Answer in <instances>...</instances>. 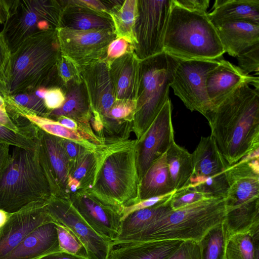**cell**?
<instances>
[{
	"mask_svg": "<svg viewBox=\"0 0 259 259\" xmlns=\"http://www.w3.org/2000/svg\"><path fill=\"white\" fill-rule=\"evenodd\" d=\"M165 159L174 187L180 190L188 184L193 175L192 155L174 140L165 153Z\"/></svg>",
	"mask_w": 259,
	"mask_h": 259,
	"instance_id": "cell-26",
	"label": "cell"
},
{
	"mask_svg": "<svg viewBox=\"0 0 259 259\" xmlns=\"http://www.w3.org/2000/svg\"><path fill=\"white\" fill-rule=\"evenodd\" d=\"M49 30L26 38L11 54L2 94L5 98L44 87L57 62V34Z\"/></svg>",
	"mask_w": 259,
	"mask_h": 259,
	"instance_id": "cell-3",
	"label": "cell"
},
{
	"mask_svg": "<svg viewBox=\"0 0 259 259\" xmlns=\"http://www.w3.org/2000/svg\"><path fill=\"white\" fill-rule=\"evenodd\" d=\"M225 259H259V226L227 239Z\"/></svg>",
	"mask_w": 259,
	"mask_h": 259,
	"instance_id": "cell-29",
	"label": "cell"
},
{
	"mask_svg": "<svg viewBox=\"0 0 259 259\" xmlns=\"http://www.w3.org/2000/svg\"><path fill=\"white\" fill-rule=\"evenodd\" d=\"M55 223L61 251L81 257H88L85 248L78 238L67 228Z\"/></svg>",
	"mask_w": 259,
	"mask_h": 259,
	"instance_id": "cell-37",
	"label": "cell"
},
{
	"mask_svg": "<svg viewBox=\"0 0 259 259\" xmlns=\"http://www.w3.org/2000/svg\"><path fill=\"white\" fill-rule=\"evenodd\" d=\"M54 222L69 230L84 246L89 259H108L112 243L98 234L72 205L69 198L52 196L47 205Z\"/></svg>",
	"mask_w": 259,
	"mask_h": 259,
	"instance_id": "cell-11",
	"label": "cell"
},
{
	"mask_svg": "<svg viewBox=\"0 0 259 259\" xmlns=\"http://www.w3.org/2000/svg\"><path fill=\"white\" fill-rule=\"evenodd\" d=\"M129 43L124 38L120 37L111 41L107 47V58L114 59L122 57L127 53Z\"/></svg>",
	"mask_w": 259,
	"mask_h": 259,
	"instance_id": "cell-45",
	"label": "cell"
},
{
	"mask_svg": "<svg viewBox=\"0 0 259 259\" xmlns=\"http://www.w3.org/2000/svg\"><path fill=\"white\" fill-rule=\"evenodd\" d=\"M226 214L224 198H206L172 210L125 244L168 240L199 242L209 229L224 221Z\"/></svg>",
	"mask_w": 259,
	"mask_h": 259,
	"instance_id": "cell-5",
	"label": "cell"
},
{
	"mask_svg": "<svg viewBox=\"0 0 259 259\" xmlns=\"http://www.w3.org/2000/svg\"><path fill=\"white\" fill-rule=\"evenodd\" d=\"M176 5L191 11L207 13L209 6V0H172Z\"/></svg>",
	"mask_w": 259,
	"mask_h": 259,
	"instance_id": "cell-46",
	"label": "cell"
},
{
	"mask_svg": "<svg viewBox=\"0 0 259 259\" xmlns=\"http://www.w3.org/2000/svg\"><path fill=\"white\" fill-rule=\"evenodd\" d=\"M68 20V25L64 27L76 30L111 29L107 20L93 14L76 13L69 16Z\"/></svg>",
	"mask_w": 259,
	"mask_h": 259,
	"instance_id": "cell-36",
	"label": "cell"
},
{
	"mask_svg": "<svg viewBox=\"0 0 259 259\" xmlns=\"http://www.w3.org/2000/svg\"><path fill=\"white\" fill-rule=\"evenodd\" d=\"M51 197L38 160L37 145L34 151L14 147L10 163L0 182V210L13 213L34 202H49Z\"/></svg>",
	"mask_w": 259,
	"mask_h": 259,
	"instance_id": "cell-6",
	"label": "cell"
},
{
	"mask_svg": "<svg viewBox=\"0 0 259 259\" xmlns=\"http://www.w3.org/2000/svg\"><path fill=\"white\" fill-rule=\"evenodd\" d=\"M163 51L182 59L220 60L225 53L207 13L189 11L172 0Z\"/></svg>",
	"mask_w": 259,
	"mask_h": 259,
	"instance_id": "cell-4",
	"label": "cell"
},
{
	"mask_svg": "<svg viewBox=\"0 0 259 259\" xmlns=\"http://www.w3.org/2000/svg\"><path fill=\"white\" fill-rule=\"evenodd\" d=\"M225 53L236 57L259 44V25L246 21H232L214 26Z\"/></svg>",
	"mask_w": 259,
	"mask_h": 259,
	"instance_id": "cell-21",
	"label": "cell"
},
{
	"mask_svg": "<svg viewBox=\"0 0 259 259\" xmlns=\"http://www.w3.org/2000/svg\"><path fill=\"white\" fill-rule=\"evenodd\" d=\"M136 145V139H108L95 150V175L89 190L122 211L140 201Z\"/></svg>",
	"mask_w": 259,
	"mask_h": 259,
	"instance_id": "cell-2",
	"label": "cell"
},
{
	"mask_svg": "<svg viewBox=\"0 0 259 259\" xmlns=\"http://www.w3.org/2000/svg\"><path fill=\"white\" fill-rule=\"evenodd\" d=\"M5 214L3 211L0 210V225L2 224V223L3 222L4 218H5Z\"/></svg>",
	"mask_w": 259,
	"mask_h": 259,
	"instance_id": "cell-54",
	"label": "cell"
},
{
	"mask_svg": "<svg viewBox=\"0 0 259 259\" xmlns=\"http://www.w3.org/2000/svg\"><path fill=\"white\" fill-rule=\"evenodd\" d=\"M0 143L34 151L36 148L37 140H33L21 132L12 130L0 123Z\"/></svg>",
	"mask_w": 259,
	"mask_h": 259,
	"instance_id": "cell-38",
	"label": "cell"
},
{
	"mask_svg": "<svg viewBox=\"0 0 259 259\" xmlns=\"http://www.w3.org/2000/svg\"><path fill=\"white\" fill-rule=\"evenodd\" d=\"M56 34L63 57L72 63L99 56L113 38L109 29L80 30L63 27L58 28Z\"/></svg>",
	"mask_w": 259,
	"mask_h": 259,
	"instance_id": "cell-17",
	"label": "cell"
},
{
	"mask_svg": "<svg viewBox=\"0 0 259 259\" xmlns=\"http://www.w3.org/2000/svg\"><path fill=\"white\" fill-rule=\"evenodd\" d=\"M140 60L137 58L133 62L124 61L116 74L115 95L116 99L135 100L137 99L139 78Z\"/></svg>",
	"mask_w": 259,
	"mask_h": 259,
	"instance_id": "cell-31",
	"label": "cell"
},
{
	"mask_svg": "<svg viewBox=\"0 0 259 259\" xmlns=\"http://www.w3.org/2000/svg\"><path fill=\"white\" fill-rule=\"evenodd\" d=\"M38 259H89L72 254L68 253L62 251L53 252Z\"/></svg>",
	"mask_w": 259,
	"mask_h": 259,
	"instance_id": "cell-51",
	"label": "cell"
},
{
	"mask_svg": "<svg viewBox=\"0 0 259 259\" xmlns=\"http://www.w3.org/2000/svg\"><path fill=\"white\" fill-rule=\"evenodd\" d=\"M61 141L70 162L76 160L87 150H89L81 145L71 140L61 138Z\"/></svg>",
	"mask_w": 259,
	"mask_h": 259,
	"instance_id": "cell-47",
	"label": "cell"
},
{
	"mask_svg": "<svg viewBox=\"0 0 259 259\" xmlns=\"http://www.w3.org/2000/svg\"><path fill=\"white\" fill-rule=\"evenodd\" d=\"M11 160L10 145L0 143V182L10 163Z\"/></svg>",
	"mask_w": 259,
	"mask_h": 259,
	"instance_id": "cell-48",
	"label": "cell"
},
{
	"mask_svg": "<svg viewBox=\"0 0 259 259\" xmlns=\"http://www.w3.org/2000/svg\"><path fill=\"white\" fill-rule=\"evenodd\" d=\"M60 251L56 224L52 221L30 233L3 259H38Z\"/></svg>",
	"mask_w": 259,
	"mask_h": 259,
	"instance_id": "cell-20",
	"label": "cell"
},
{
	"mask_svg": "<svg viewBox=\"0 0 259 259\" xmlns=\"http://www.w3.org/2000/svg\"><path fill=\"white\" fill-rule=\"evenodd\" d=\"M247 83L259 90L258 77L245 74L237 66L224 60L208 73L206 90L212 109L239 87Z\"/></svg>",
	"mask_w": 259,
	"mask_h": 259,
	"instance_id": "cell-19",
	"label": "cell"
},
{
	"mask_svg": "<svg viewBox=\"0 0 259 259\" xmlns=\"http://www.w3.org/2000/svg\"><path fill=\"white\" fill-rule=\"evenodd\" d=\"M61 116L74 119L84 128L92 129L90 122L92 117L90 104L85 100L78 89L68 93L62 106L51 111L47 118L56 120Z\"/></svg>",
	"mask_w": 259,
	"mask_h": 259,
	"instance_id": "cell-28",
	"label": "cell"
},
{
	"mask_svg": "<svg viewBox=\"0 0 259 259\" xmlns=\"http://www.w3.org/2000/svg\"><path fill=\"white\" fill-rule=\"evenodd\" d=\"M38 157L53 197L69 198L67 180L70 160L61 138L39 130L37 139Z\"/></svg>",
	"mask_w": 259,
	"mask_h": 259,
	"instance_id": "cell-14",
	"label": "cell"
},
{
	"mask_svg": "<svg viewBox=\"0 0 259 259\" xmlns=\"http://www.w3.org/2000/svg\"><path fill=\"white\" fill-rule=\"evenodd\" d=\"M170 99L165 103L153 122L137 141V161L140 181L151 164L166 153L174 141Z\"/></svg>",
	"mask_w": 259,
	"mask_h": 259,
	"instance_id": "cell-12",
	"label": "cell"
},
{
	"mask_svg": "<svg viewBox=\"0 0 259 259\" xmlns=\"http://www.w3.org/2000/svg\"><path fill=\"white\" fill-rule=\"evenodd\" d=\"M211 136L230 165L259 148V90L239 87L213 109Z\"/></svg>",
	"mask_w": 259,
	"mask_h": 259,
	"instance_id": "cell-1",
	"label": "cell"
},
{
	"mask_svg": "<svg viewBox=\"0 0 259 259\" xmlns=\"http://www.w3.org/2000/svg\"><path fill=\"white\" fill-rule=\"evenodd\" d=\"M175 190L164 153L151 164L140 180L139 199L164 195Z\"/></svg>",
	"mask_w": 259,
	"mask_h": 259,
	"instance_id": "cell-25",
	"label": "cell"
},
{
	"mask_svg": "<svg viewBox=\"0 0 259 259\" xmlns=\"http://www.w3.org/2000/svg\"><path fill=\"white\" fill-rule=\"evenodd\" d=\"M167 259H202L198 242L184 240Z\"/></svg>",
	"mask_w": 259,
	"mask_h": 259,
	"instance_id": "cell-41",
	"label": "cell"
},
{
	"mask_svg": "<svg viewBox=\"0 0 259 259\" xmlns=\"http://www.w3.org/2000/svg\"><path fill=\"white\" fill-rule=\"evenodd\" d=\"M69 199L78 213L98 234L114 242L119 233L122 210L105 203L89 190L70 194Z\"/></svg>",
	"mask_w": 259,
	"mask_h": 259,
	"instance_id": "cell-13",
	"label": "cell"
},
{
	"mask_svg": "<svg viewBox=\"0 0 259 259\" xmlns=\"http://www.w3.org/2000/svg\"><path fill=\"white\" fill-rule=\"evenodd\" d=\"M238 67L245 74L259 72V44H257L240 54L236 57Z\"/></svg>",
	"mask_w": 259,
	"mask_h": 259,
	"instance_id": "cell-39",
	"label": "cell"
},
{
	"mask_svg": "<svg viewBox=\"0 0 259 259\" xmlns=\"http://www.w3.org/2000/svg\"><path fill=\"white\" fill-rule=\"evenodd\" d=\"M224 224L228 238L259 226V198L226 210Z\"/></svg>",
	"mask_w": 259,
	"mask_h": 259,
	"instance_id": "cell-27",
	"label": "cell"
},
{
	"mask_svg": "<svg viewBox=\"0 0 259 259\" xmlns=\"http://www.w3.org/2000/svg\"><path fill=\"white\" fill-rule=\"evenodd\" d=\"M183 241H151L117 245L113 246L108 259H167Z\"/></svg>",
	"mask_w": 259,
	"mask_h": 259,
	"instance_id": "cell-23",
	"label": "cell"
},
{
	"mask_svg": "<svg viewBox=\"0 0 259 259\" xmlns=\"http://www.w3.org/2000/svg\"><path fill=\"white\" fill-rule=\"evenodd\" d=\"M176 191L164 195L152 197L141 200L135 204L123 208L122 210V219L133 211L151 207L169 199L172 197Z\"/></svg>",
	"mask_w": 259,
	"mask_h": 259,
	"instance_id": "cell-43",
	"label": "cell"
},
{
	"mask_svg": "<svg viewBox=\"0 0 259 259\" xmlns=\"http://www.w3.org/2000/svg\"><path fill=\"white\" fill-rule=\"evenodd\" d=\"M43 20L57 24V9L53 2L13 1L10 16L2 31L11 54L26 38L39 32L37 25Z\"/></svg>",
	"mask_w": 259,
	"mask_h": 259,
	"instance_id": "cell-10",
	"label": "cell"
},
{
	"mask_svg": "<svg viewBox=\"0 0 259 259\" xmlns=\"http://www.w3.org/2000/svg\"><path fill=\"white\" fill-rule=\"evenodd\" d=\"M95 95L90 99L91 110L98 113L101 120L107 115L115 100L111 77L105 67L97 70Z\"/></svg>",
	"mask_w": 259,
	"mask_h": 259,
	"instance_id": "cell-33",
	"label": "cell"
},
{
	"mask_svg": "<svg viewBox=\"0 0 259 259\" xmlns=\"http://www.w3.org/2000/svg\"><path fill=\"white\" fill-rule=\"evenodd\" d=\"M48 203L34 202L16 212L7 215L0 225V259L38 227L54 221L47 210Z\"/></svg>",
	"mask_w": 259,
	"mask_h": 259,
	"instance_id": "cell-15",
	"label": "cell"
},
{
	"mask_svg": "<svg viewBox=\"0 0 259 259\" xmlns=\"http://www.w3.org/2000/svg\"><path fill=\"white\" fill-rule=\"evenodd\" d=\"M171 198L125 216L121 221L119 234L112 243L113 246L126 243L131 238L170 212L172 210L170 204Z\"/></svg>",
	"mask_w": 259,
	"mask_h": 259,
	"instance_id": "cell-22",
	"label": "cell"
},
{
	"mask_svg": "<svg viewBox=\"0 0 259 259\" xmlns=\"http://www.w3.org/2000/svg\"><path fill=\"white\" fill-rule=\"evenodd\" d=\"M212 8L207 16L214 26L232 21L259 25V0H216Z\"/></svg>",
	"mask_w": 259,
	"mask_h": 259,
	"instance_id": "cell-24",
	"label": "cell"
},
{
	"mask_svg": "<svg viewBox=\"0 0 259 259\" xmlns=\"http://www.w3.org/2000/svg\"><path fill=\"white\" fill-rule=\"evenodd\" d=\"M206 198L208 197L202 193L183 187L176 191L170 200V204L171 209L175 210Z\"/></svg>",
	"mask_w": 259,
	"mask_h": 259,
	"instance_id": "cell-40",
	"label": "cell"
},
{
	"mask_svg": "<svg viewBox=\"0 0 259 259\" xmlns=\"http://www.w3.org/2000/svg\"><path fill=\"white\" fill-rule=\"evenodd\" d=\"M58 67L60 75L64 81H68L72 79L73 76L70 65L65 57L59 60Z\"/></svg>",
	"mask_w": 259,
	"mask_h": 259,
	"instance_id": "cell-49",
	"label": "cell"
},
{
	"mask_svg": "<svg viewBox=\"0 0 259 259\" xmlns=\"http://www.w3.org/2000/svg\"><path fill=\"white\" fill-rule=\"evenodd\" d=\"M44 100L46 107L51 112L62 106L65 96L60 89L53 88L47 90Z\"/></svg>",
	"mask_w": 259,
	"mask_h": 259,
	"instance_id": "cell-44",
	"label": "cell"
},
{
	"mask_svg": "<svg viewBox=\"0 0 259 259\" xmlns=\"http://www.w3.org/2000/svg\"><path fill=\"white\" fill-rule=\"evenodd\" d=\"M226 210L259 198V158L241 159L226 170Z\"/></svg>",
	"mask_w": 259,
	"mask_h": 259,
	"instance_id": "cell-18",
	"label": "cell"
},
{
	"mask_svg": "<svg viewBox=\"0 0 259 259\" xmlns=\"http://www.w3.org/2000/svg\"><path fill=\"white\" fill-rule=\"evenodd\" d=\"M13 1H0V24L5 23L10 16Z\"/></svg>",
	"mask_w": 259,
	"mask_h": 259,
	"instance_id": "cell-50",
	"label": "cell"
},
{
	"mask_svg": "<svg viewBox=\"0 0 259 259\" xmlns=\"http://www.w3.org/2000/svg\"><path fill=\"white\" fill-rule=\"evenodd\" d=\"M191 155L194 170L186 185L209 188L227 181L226 170L230 165L212 136L201 137Z\"/></svg>",
	"mask_w": 259,
	"mask_h": 259,
	"instance_id": "cell-16",
	"label": "cell"
},
{
	"mask_svg": "<svg viewBox=\"0 0 259 259\" xmlns=\"http://www.w3.org/2000/svg\"><path fill=\"white\" fill-rule=\"evenodd\" d=\"M228 238L224 222L209 229L198 242L202 259H225Z\"/></svg>",
	"mask_w": 259,
	"mask_h": 259,
	"instance_id": "cell-34",
	"label": "cell"
},
{
	"mask_svg": "<svg viewBox=\"0 0 259 259\" xmlns=\"http://www.w3.org/2000/svg\"><path fill=\"white\" fill-rule=\"evenodd\" d=\"M11 56V51L1 32H0V91L2 94Z\"/></svg>",
	"mask_w": 259,
	"mask_h": 259,
	"instance_id": "cell-42",
	"label": "cell"
},
{
	"mask_svg": "<svg viewBox=\"0 0 259 259\" xmlns=\"http://www.w3.org/2000/svg\"><path fill=\"white\" fill-rule=\"evenodd\" d=\"M95 151L87 150L76 160L70 162L68 177L78 182L80 190L90 189L96 168Z\"/></svg>",
	"mask_w": 259,
	"mask_h": 259,
	"instance_id": "cell-35",
	"label": "cell"
},
{
	"mask_svg": "<svg viewBox=\"0 0 259 259\" xmlns=\"http://www.w3.org/2000/svg\"><path fill=\"white\" fill-rule=\"evenodd\" d=\"M47 91L46 88L41 87L35 90L34 93L37 97L44 100Z\"/></svg>",
	"mask_w": 259,
	"mask_h": 259,
	"instance_id": "cell-53",
	"label": "cell"
},
{
	"mask_svg": "<svg viewBox=\"0 0 259 259\" xmlns=\"http://www.w3.org/2000/svg\"><path fill=\"white\" fill-rule=\"evenodd\" d=\"M83 5H86L90 8L101 11L105 10V7L100 1H79Z\"/></svg>",
	"mask_w": 259,
	"mask_h": 259,
	"instance_id": "cell-52",
	"label": "cell"
},
{
	"mask_svg": "<svg viewBox=\"0 0 259 259\" xmlns=\"http://www.w3.org/2000/svg\"><path fill=\"white\" fill-rule=\"evenodd\" d=\"M138 1L126 0L111 17L117 37L123 38L136 46L135 25L138 14Z\"/></svg>",
	"mask_w": 259,
	"mask_h": 259,
	"instance_id": "cell-30",
	"label": "cell"
},
{
	"mask_svg": "<svg viewBox=\"0 0 259 259\" xmlns=\"http://www.w3.org/2000/svg\"><path fill=\"white\" fill-rule=\"evenodd\" d=\"M15 115L26 118L39 129L48 134L74 141L90 150L95 151L99 146L88 141L79 132L65 127L53 119L33 114L16 113Z\"/></svg>",
	"mask_w": 259,
	"mask_h": 259,
	"instance_id": "cell-32",
	"label": "cell"
},
{
	"mask_svg": "<svg viewBox=\"0 0 259 259\" xmlns=\"http://www.w3.org/2000/svg\"><path fill=\"white\" fill-rule=\"evenodd\" d=\"M172 0L138 1L135 25L136 48L141 60L163 51V40Z\"/></svg>",
	"mask_w": 259,
	"mask_h": 259,
	"instance_id": "cell-9",
	"label": "cell"
},
{
	"mask_svg": "<svg viewBox=\"0 0 259 259\" xmlns=\"http://www.w3.org/2000/svg\"><path fill=\"white\" fill-rule=\"evenodd\" d=\"M179 58L165 52L140 61L137 107L132 132L138 141L169 99L173 73Z\"/></svg>",
	"mask_w": 259,
	"mask_h": 259,
	"instance_id": "cell-7",
	"label": "cell"
},
{
	"mask_svg": "<svg viewBox=\"0 0 259 259\" xmlns=\"http://www.w3.org/2000/svg\"><path fill=\"white\" fill-rule=\"evenodd\" d=\"M220 60L179 58L170 84L175 95L187 108L199 112L207 120L213 109L206 93V79L209 72L218 65Z\"/></svg>",
	"mask_w": 259,
	"mask_h": 259,
	"instance_id": "cell-8",
	"label": "cell"
}]
</instances>
